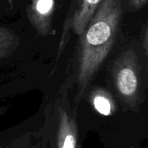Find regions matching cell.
I'll use <instances>...</instances> for the list:
<instances>
[{
  "label": "cell",
  "instance_id": "3",
  "mask_svg": "<svg viewBox=\"0 0 148 148\" xmlns=\"http://www.w3.org/2000/svg\"><path fill=\"white\" fill-rule=\"evenodd\" d=\"M101 2L102 0H71L63 23L57 58L60 57L69 42L70 31L73 30L75 34L80 36Z\"/></svg>",
  "mask_w": 148,
  "mask_h": 148
},
{
  "label": "cell",
  "instance_id": "7",
  "mask_svg": "<svg viewBox=\"0 0 148 148\" xmlns=\"http://www.w3.org/2000/svg\"><path fill=\"white\" fill-rule=\"evenodd\" d=\"M19 43V37L13 30L0 26V60L10 56Z\"/></svg>",
  "mask_w": 148,
  "mask_h": 148
},
{
  "label": "cell",
  "instance_id": "4",
  "mask_svg": "<svg viewBox=\"0 0 148 148\" xmlns=\"http://www.w3.org/2000/svg\"><path fill=\"white\" fill-rule=\"evenodd\" d=\"M56 0H30L27 8V16L36 31L41 36L51 33Z\"/></svg>",
  "mask_w": 148,
  "mask_h": 148
},
{
  "label": "cell",
  "instance_id": "10",
  "mask_svg": "<svg viewBox=\"0 0 148 148\" xmlns=\"http://www.w3.org/2000/svg\"><path fill=\"white\" fill-rule=\"evenodd\" d=\"M60 1H63V0H60Z\"/></svg>",
  "mask_w": 148,
  "mask_h": 148
},
{
  "label": "cell",
  "instance_id": "2",
  "mask_svg": "<svg viewBox=\"0 0 148 148\" xmlns=\"http://www.w3.org/2000/svg\"><path fill=\"white\" fill-rule=\"evenodd\" d=\"M115 89L122 101L131 108L137 106L140 92V75L138 56L134 49L124 51L113 67Z\"/></svg>",
  "mask_w": 148,
  "mask_h": 148
},
{
  "label": "cell",
  "instance_id": "1",
  "mask_svg": "<svg viewBox=\"0 0 148 148\" xmlns=\"http://www.w3.org/2000/svg\"><path fill=\"white\" fill-rule=\"evenodd\" d=\"M122 0H102L79 36L76 101H79L115 42L123 14Z\"/></svg>",
  "mask_w": 148,
  "mask_h": 148
},
{
  "label": "cell",
  "instance_id": "9",
  "mask_svg": "<svg viewBox=\"0 0 148 148\" xmlns=\"http://www.w3.org/2000/svg\"><path fill=\"white\" fill-rule=\"evenodd\" d=\"M142 47L145 52V55L147 56L148 54V28L146 25L144 28V31H143V37H142Z\"/></svg>",
  "mask_w": 148,
  "mask_h": 148
},
{
  "label": "cell",
  "instance_id": "5",
  "mask_svg": "<svg viewBox=\"0 0 148 148\" xmlns=\"http://www.w3.org/2000/svg\"><path fill=\"white\" fill-rule=\"evenodd\" d=\"M77 127L68 113L61 109L57 136L58 148H77Z\"/></svg>",
  "mask_w": 148,
  "mask_h": 148
},
{
  "label": "cell",
  "instance_id": "8",
  "mask_svg": "<svg viewBox=\"0 0 148 148\" xmlns=\"http://www.w3.org/2000/svg\"><path fill=\"white\" fill-rule=\"evenodd\" d=\"M148 0H126V8L123 11H127L129 13L136 12L144 8Z\"/></svg>",
  "mask_w": 148,
  "mask_h": 148
},
{
  "label": "cell",
  "instance_id": "6",
  "mask_svg": "<svg viewBox=\"0 0 148 148\" xmlns=\"http://www.w3.org/2000/svg\"><path fill=\"white\" fill-rule=\"evenodd\" d=\"M90 101L94 108L101 115L108 116L114 112L115 106L112 96L108 91L102 88H97L92 92Z\"/></svg>",
  "mask_w": 148,
  "mask_h": 148
}]
</instances>
